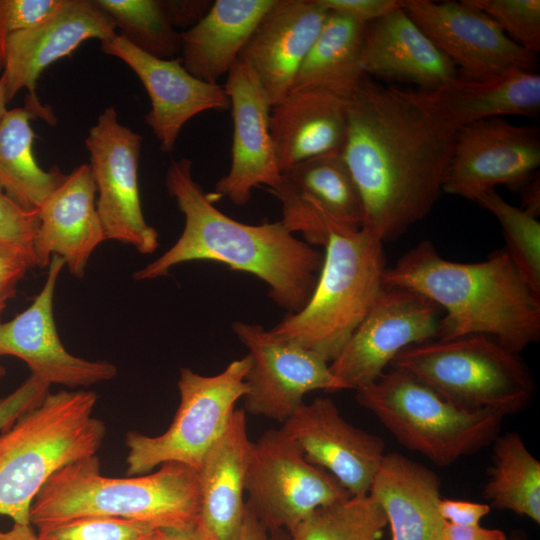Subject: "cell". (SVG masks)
I'll list each match as a JSON object with an SVG mask.
<instances>
[{"mask_svg": "<svg viewBox=\"0 0 540 540\" xmlns=\"http://www.w3.org/2000/svg\"><path fill=\"white\" fill-rule=\"evenodd\" d=\"M343 159L362 198V229L384 243L424 219L441 192L457 131L414 94L368 77L347 98Z\"/></svg>", "mask_w": 540, "mask_h": 540, "instance_id": "6da1fadb", "label": "cell"}, {"mask_svg": "<svg viewBox=\"0 0 540 540\" xmlns=\"http://www.w3.org/2000/svg\"><path fill=\"white\" fill-rule=\"evenodd\" d=\"M165 185L184 215V228L167 251L133 274L135 280L166 276L185 262L212 261L262 280L270 298L288 313L307 304L324 254L296 238L281 221L250 225L224 214L194 180L188 158L171 160Z\"/></svg>", "mask_w": 540, "mask_h": 540, "instance_id": "7a4b0ae2", "label": "cell"}, {"mask_svg": "<svg viewBox=\"0 0 540 540\" xmlns=\"http://www.w3.org/2000/svg\"><path fill=\"white\" fill-rule=\"evenodd\" d=\"M383 284L411 289L443 310L437 339L483 335L516 354L540 339V296L506 251L460 263L423 240L386 268Z\"/></svg>", "mask_w": 540, "mask_h": 540, "instance_id": "3957f363", "label": "cell"}, {"mask_svg": "<svg viewBox=\"0 0 540 540\" xmlns=\"http://www.w3.org/2000/svg\"><path fill=\"white\" fill-rule=\"evenodd\" d=\"M200 506L198 472L175 462L149 474L106 477L96 455L55 472L36 495L30 524L107 516L145 522L155 528L194 529Z\"/></svg>", "mask_w": 540, "mask_h": 540, "instance_id": "277c9868", "label": "cell"}, {"mask_svg": "<svg viewBox=\"0 0 540 540\" xmlns=\"http://www.w3.org/2000/svg\"><path fill=\"white\" fill-rule=\"evenodd\" d=\"M97 395L61 390L0 431V515L30 524V509L62 467L96 455L106 435L94 417Z\"/></svg>", "mask_w": 540, "mask_h": 540, "instance_id": "5b68a950", "label": "cell"}, {"mask_svg": "<svg viewBox=\"0 0 540 540\" xmlns=\"http://www.w3.org/2000/svg\"><path fill=\"white\" fill-rule=\"evenodd\" d=\"M314 291L298 312L287 313L275 335L334 361L384 288L383 243L366 230H329Z\"/></svg>", "mask_w": 540, "mask_h": 540, "instance_id": "8992f818", "label": "cell"}, {"mask_svg": "<svg viewBox=\"0 0 540 540\" xmlns=\"http://www.w3.org/2000/svg\"><path fill=\"white\" fill-rule=\"evenodd\" d=\"M355 391L357 403L401 445L442 467L493 443L505 418L497 411L461 408L394 368Z\"/></svg>", "mask_w": 540, "mask_h": 540, "instance_id": "52a82bcc", "label": "cell"}, {"mask_svg": "<svg viewBox=\"0 0 540 540\" xmlns=\"http://www.w3.org/2000/svg\"><path fill=\"white\" fill-rule=\"evenodd\" d=\"M453 404L514 415L528 407L533 378L518 354L483 335L437 339L407 347L391 362Z\"/></svg>", "mask_w": 540, "mask_h": 540, "instance_id": "ba28073f", "label": "cell"}, {"mask_svg": "<svg viewBox=\"0 0 540 540\" xmlns=\"http://www.w3.org/2000/svg\"><path fill=\"white\" fill-rule=\"evenodd\" d=\"M249 367L246 355L212 376L181 368L177 382L180 403L169 428L158 436L135 431L126 434V474H148L168 462L198 472L205 454L226 429L236 402L247 393Z\"/></svg>", "mask_w": 540, "mask_h": 540, "instance_id": "9c48e42d", "label": "cell"}, {"mask_svg": "<svg viewBox=\"0 0 540 540\" xmlns=\"http://www.w3.org/2000/svg\"><path fill=\"white\" fill-rule=\"evenodd\" d=\"M245 492L246 506L268 530L288 533L316 510L352 497L333 475L310 463L281 428L250 441Z\"/></svg>", "mask_w": 540, "mask_h": 540, "instance_id": "30bf717a", "label": "cell"}, {"mask_svg": "<svg viewBox=\"0 0 540 540\" xmlns=\"http://www.w3.org/2000/svg\"><path fill=\"white\" fill-rule=\"evenodd\" d=\"M141 145L142 136L122 125L112 106L98 116L85 139L106 240L150 254L158 248L159 235L146 222L142 210L138 183Z\"/></svg>", "mask_w": 540, "mask_h": 540, "instance_id": "8fae6325", "label": "cell"}, {"mask_svg": "<svg viewBox=\"0 0 540 540\" xmlns=\"http://www.w3.org/2000/svg\"><path fill=\"white\" fill-rule=\"evenodd\" d=\"M439 307L404 287L384 286L338 357L329 364L345 390L376 381L407 347L438 337Z\"/></svg>", "mask_w": 540, "mask_h": 540, "instance_id": "7c38bea8", "label": "cell"}, {"mask_svg": "<svg viewBox=\"0 0 540 540\" xmlns=\"http://www.w3.org/2000/svg\"><path fill=\"white\" fill-rule=\"evenodd\" d=\"M232 330L250 357L248 390L242 398L245 413L283 423L304 403L307 393L345 390L329 363L317 354L259 324L237 321Z\"/></svg>", "mask_w": 540, "mask_h": 540, "instance_id": "4fadbf2b", "label": "cell"}, {"mask_svg": "<svg viewBox=\"0 0 540 540\" xmlns=\"http://www.w3.org/2000/svg\"><path fill=\"white\" fill-rule=\"evenodd\" d=\"M403 8L460 77L484 79L510 70L532 71L535 66V54L512 41L468 0H404Z\"/></svg>", "mask_w": 540, "mask_h": 540, "instance_id": "5bb4252c", "label": "cell"}, {"mask_svg": "<svg viewBox=\"0 0 540 540\" xmlns=\"http://www.w3.org/2000/svg\"><path fill=\"white\" fill-rule=\"evenodd\" d=\"M539 166L537 127L502 117L480 120L457 131L443 192L476 201L498 185L523 186Z\"/></svg>", "mask_w": 540, "mask_h": 540, "instance_id": "9a60e30c", "label": "cell"}, {"mask_svg": "<svg viewBox=\"0 0 540 540\" xmlns=\"http://www.w3.org/2000/svg\"><path fill=\"white\" fill-rule=\"evenodd\" d=\"M110 17L95 0H64L60 9L44 23L11 34L2 57L3 73L0 82L7 103L25 88V108L35 117L54 123L50 109L36 95L37 80L52 63L71 54L84 41L109 40L116 35Z\"/></svg>", "mask_w": 540, "mask_h": 540, "instance_id": "2e32d148", "label": "cell"}, {"mask_svg": "<svg viewBox=\"0 0 540 540\" xmlns=\"http://www.w3.org/2000/svg\"><path fill=\"white\" fill-rule=\"evenodd\" d=\"M64 260L51 258L45 283L24 311L0 322V356L23 360L31 375L44 383L87 387L117 375L116 365L106 360H87L72 355L62 344L54 319V294Z\"/></svg>", "mask_w": 540, "mask_h": 540, "instance_id": "e0dca14e", "label": "cell"}, {"mask_svg": "<svg viewBox=\"0 0 540 540\" xmlns=\"http://www.w3.org/2000/svg\"><path fill=\"white\" fill-rule=\"evenodd\" d=\"M281 429L310 463L333 475L352 497L368 495L385 443L347 422L330 398L303 403Z\"/></svg>", "mask_w": 540, "mask_h": 540, "instance_id": "ac0fdd59", "label": "cell"}, {"mask_svg": "<svg viewBox=\"0 0 540 540\" xmlns=\"http://www.w3.org/2000/svg\"><path fill=\"white\" fill-rule=\"evenodd\" d=\"M233 119L231 165L214 195L243 206L259 186H278L281 171L270 133L271 103L250 67L238 59L224 85Z\"/></svg>", "mask_w": 540, "mask_h": 540, "instance_id": "d6986e66", "label": "cell"}, {"mask_svg": "<svg viewBox=\"0 0 540 540\" xmlns=\"http://www.w3.org/2000/svg\"><path fill=\"white\" fill-rule=\"evenodd\" d=\"M101 50L123 61L142 82L151 102L145 122L163 152L174 150L181 129L196 115L208 110L230 108L224 86L193 76L181 59L152 56L120 34L102 41Z\"/></svg>", "mask_w": 540, "mask_h": 540, "instance_id": "ffe728a7", "label": "cell"}, {"mask_svg": "<svg viewBox=\"0 0 540 540\" xmlns=\"http://www.w3.org/2000/svg\"><path fill=\"white\" fill-rule=\"evenodd\" d=\"M328 11L318 0H275L238 59L254 72L271 105L290 91Z\"/></svg>", "mask_w": 540, "mask_h": 540, "instance_id": "44dd1931", "label": "cell"}, {"mask_svg": "<svg viewBox=\"0 0 540 540\" xmlns=\"http://www.w3.org/2000/svg\"><path fill=\"white\" fill-rule=\"evenodd\" d=\"M96 193L89 164H81L45 199L32 243L35 267L45 268L58 256L74 277H83L92 253L106 240Z\"/></svg>", "mask_w": 540, "mask_h": 540, "instance_id": "7402d4cb", "label": "cell"}, {"mask_svg": "<svg viewBox=\"0 0 540 540\" xmlns=\"http://www.w3.org/2000/svg\"><path fill=\"white\" fill-rule=\"evenodd\" d=\"M360 64L366 77L412 83L418 90L440 88L459 76L403 7L364 25Z\"/></svg>", "mask_w": 540, "mask_h": 540, "instance_id": "603a6c76", "label": "cell"}, {"mask_svg": "<svg viewBox=\"0 0 540 540\" xmlns=\"http://www.w3.org/2000/svg\"><path fill=\"white\" fill-rule=\"evenodd\" d=\"M249 444L246 413L235 409L198 471L200 506L194 530L199 540H238L246 512Z\"/></svg>", "mask_w": 540, "mask_h": 540, "instance_id": "cb8c5ba5", "label": "cell"}, {"mask_svg": "<svg viewBox=\"0 0 540 540\" xmlns=\"http://www.w3.org/2000/svg\"><path fill=\"white\" fill-rule=\"evenodd\" d=\"M270 133L280 171L306 160L342 153L347 99L320 89L290 91L272 105Z\"/></svg>", "mask_w": 540, "mask_h": 540, "instance_id": "d4e9b609", "label": "cell"}, {"mask_svg": "<svg viewBox=\"0 0 540 540\" xmlns=\"http://www.w3.org/2000/svg\"><path fill=\"white\" fill-rule=\"evenodd\" d=\"M413 92L455 130L504 115L535 117L540 110V75L533 71L510 70L484 79L458 76L440 88Z\"/></svg>", "mask_w": 540, "mask_h": 540, "instance_id": "484cf974", "label": "cell"}, {"mask_svg": "<svg viewBox=\"0 0 540 540\" xmlns=\"http://www.w3.org/2000/svg\"><path fill=\"white\" fill-rule=\"evenodd\" d=\"M440 486L432 470L393 452L384 455L368 494L383 509L392 540H441Z\"/></svg>", "mask_w": 540, "mask_h": 540, "instance_id": "4316f807", "label": "cell"}, {"mask_svg": "<svg viewBox=\"0 0 540 540\" xmlns=\"http://www.w3.org/2000/svg\"><path fill=\"white\" fill-rule=\"evenodd\" d=\"M269 191L282 209L312 212L328 227L362 228V198L342 153L318 156L284 170L278 186Z\"/></svg>", "mask_w": 540, "mask_h": 540, "instance_id": "83f0119b", "label": "cell"}, {"mask_svg": "<svg viewBox=\"0 0 540 540\" xmlns=\"http://www.w3.org/2000/svg\"><path fill=\"white\" fill-rule=\"evenodd\" d=\"M275 0H216L194 26L180 33L184 67L216 84L228 74L264 14Z\"/></svg>", "mask_w": 540, "mask_h": 540, "instance_id": "f1b7e54d", "label": "cell"}, {"mask_svg": "<svg viewBox=\"0 0 540 540\" xmlns=\"http://www.w3.org/2000/svg\"><path fill=\"white\" fill-rule=\"evenodd\" d=\"M363 28L344 14L328 11L290 91L320 89L347 99L366 77L360 64Z\"/></svg>", "mask_w": 540, "mask_h": 540, "instance_id": "f546056e", "label": "cell"}, {"mask_svg": "<svg viewBox=\"0 0 540 540\" xmlns=\"http://www.w3.org/2000/svg\"><path fill=\"white\" fill-rule=\"evenodd\" d=\"M27 108L6 111L0 121V190L26 211H37L66 179L57 166L42 169L33 155L34 131Z\"/></svg>", "mask_w": 540, "mask_h": 540, "instance_id": "4dcf8cb0", "label": "cell"}, {"mask_svg": "<svg viewBox=\"0 0 540 540\" xmlns=\"http://www.w3.org/2000/svg\"><path fill=\"white\" fill-rule=\"evenodd\" d=\"M483 496L494 508L540 523V462L519 433L507 432L493 441Z\"/></svg>", "mask_w": 540, "mask_h": 540, "instance_id": "1f68e13d", "label": "cell"}, {"mask_svg": "<svg viewBox=\"0 0 540 540\" xmlns=\"http://www.w3.org/2000/svg\"><path fill=\"white\" fill-rule=\"evenodd\" d=\"M387 519L368 494L320 508L289 533V540H378Z\"/></svg>", "mask_w": 540, "mask_h": 540, "instance_id": "d6a6232c", "label": "cell"}, {"mask_svg": "<svg viewBox=\"0 0 540 540\" xmlns=\"http://www.w3.org/2000/svg\"><path fill=\"white\" fill-rule=\"evenodd\" d=\"M126 40L162 59L180 52V33L170 23L161 0H95Z\"/></svg>", "mask_w": 540, "mask_h": 540, "instance_id": "836d02e7", "label": "cell"}, {"mask_svg": "<svg viewBox=\"0 0 540 540\" xmlns=\"http://www.w3.org/2000/svg\"><path fill=\"white\" fill-rule=\"evenodd\" d=\"M476 202L499 221L507 254L529 288L540 296V222L534 214L511 205L496 190Z\"/></svg>", "mask_w": 540, "mask_h": 540, "instance_id": "e575fe53", "label": "cell"}, {"mask_svg": "<svg viewBox=\"0 0 540 540\" xmlns=\"http://www.w3.org/2000/svg\"><path fill=\"white\" fill-rule=\"evenodd\" d=\"M37 528L41 540H141L157 529L145 522L107 516L75 518Z\"/></svg>", "mask_w": 540, "mask_h": 540, "instance_id": "d590c367", "label": "cell"}, {"mask_svg": "<svg viewBox=\"0 0 540 540\" xmlns=\"http://www.w3.org/2000/svg\"><path fill=\"white\" fill-rule=\"evenodd\" d=\"M489 16L516 44L536 54L540 51L539 0H468Z\"/></svg>", "mask_w": 540, "mask_h": 540, "instance_id": "8d00e7d4", "label": "cell"}, {"mask_svg": "<svg viewBox=\"0 0 540 540\" xmlns=\"http://www.w3.org/2000/svg\"><path fill=\"white\" fill-rule=\"evenodd\" d=\"M64 0H0V58L8 37L51 18Z\"/></svg>", "mask_w": 540, "mask_h": 540, "instance_id": "74e56055", "label": "cell"}, {"mask_svg": "<svg viewBox=\"0 0 540 540\" xmlns=\"http://www.w3.org/2000/svg\"><path fill=\"white\" fill-rule=\"evenodd\" d=\"M38 223L37 211L22 209L0 190V242L24 249L33 257L32 243Z\"/></svg>", "mask_w": 540, "mask_h": 540, "instance_id": "f35d334b", "label": "cell"}, {"mask_svg": "<svg viewBox=\"0 0 540 540\" xmlns=\"http://www.w3.org/2000/svg\"><path fill=\"white\" fill-rule=\"evenodd\" d=\"M49 385L30 375L17 389L0 398V431L22 414L39 405L49 393Z\"/></svg>", "mask_w": 540, "mask_h": 540, "instance_id": "ab89813d", "label": "cell"}, {"mask_svg": "<svg viewBox=\"0 0 540 540\" xmlns=\"http://www.w3.org/2000/svg\"><path fill=\"white\" fill-rule=\"evenodd\" d=\"M32 267L35 264L30 253L0 242V294L7 299L13 298L18 283Z\"/></svg>", "mask_w": 540, "mask_h": 540, "instance_id": "60d3db41", "label": "cell"}, {"mask_svg": "<svg viewBox=\"0 0 540 540\" xmlns=\"http://www.w3.org/2000/svg\"><path fill=\"white\" fill-rule=\"evenodd\" d=\"M327 11L344 14L367 24L403 7L404 0H318Z\"/></svg>", "mask_w": 540, "mask_h": 540, "instance_id": "b9f144b4", "label": "cell"}, {"mask_svg": "<svg viewBox=\"0 0 540 540\" xmlns=\"http://www.w3.org/2000/svg\"><path fill=\"white\" fill-rule=\"evenodd\" d=\"M438 509L448 523L458 526H477L490 512V505L457 499H440Z\"/></svg>", "mask_w": 540, "mask_h": 540, "instance_id": "7bdbcfd3", "label": "cell"}, {"mask_svg": "<svg viewBox=\"0 0 540 540\" xmlns=\"http://www.w3.org/2000/svg\"><path fill=\"white\" fill-rule=\"evenodd\" d=\"M166 15L176 28L185 30L197 24L208 12L213 1L209 0H161Z\"/></svg>", "mask_w": 540, "mask_h": 540, "instance_id": "ee69618b", "label": "cell"}, {"mask_svg": "<svg viewBox=\"0 0 540 540\" xmlns=\"http://www.w3.org/2000/svg\"><path fill=\"white\" fill-rule=\"evenodd\" d=\"M441 540H508L499 529L477 526H458L445 522Z\"/></svg>", "mask_w": 540, "mask_h": 540, "instance_id": "f6af8a7d", "label": "cell"}, {"mask_svg": "<svg viewBox=\"0 0 540 540\" xmlns=\"http://www.w3.org/2000/svg\"><path fill=\"white\" fill-rule=\"evenodd\" d=\"M238 540H289L284 530L270 531L246 506V512Z\"/></svg>", "mask_w": 540, "mask_h": 540, "instance_id": "bcb514c9", "label": "cell"}, {"mask_svg": "<svg viewBox=\"0 0 540 540\" xmlns=\"http://www.w3.org/2000/svg\"><path fill=\"white\" fill-rule=\"evenodd\" d=\"M522 209L538 216L540 213V180L533 176L523 186Z\"/></svg>", "mask_w": 540, "mask_h": 540, "instance_id": "7dc6e473", "label": "cell"}, {"mask_svg": "<svg viewBox=\"0 0 540 540\" xmlns=\"http://www.w3.org/2000/svg\"><path fill=\"white\" fill-rule=\"evenodd\" d=\"M0 540H41L33 529L31 524L13 523L11 529L7 531L0 530Z\"/></svg>", "mask_w": 540, "mask_h": 540, "instance_id": "c3c4849f", "label": "cell"}, {"mask_svg": "<svg viewBox=\"0 0 540 540\" xmlns=\"http://www.w3.org/2000/svg\"><path fill=\"white\" fill-rule=\"evenodd\" d=\"M157 540H199L194 529L158 528Z\"/></svg>", "mask_w": 540, "mask_h": 540, "instance_id": "681fc988", "label": "cell"}, {"mask_svg": "<svg viewBox=\"0 0 540 540\" xmlns=\"http://www.w3.org/2000/svg\"><path fill=\"white\" fill-rule=\"evenodd\" d=\"M6 104H7V101L5 97V92L0 82V121L7 111Z\"/></svg>", "mask_w": 540, "mask_h": 540, "instance_id": "f907efd6", "label": "cell"}, {"mask_svg": "<svg viewBox=\"0 0 540 540\" xmlns=\"http://www.w3.org/2000/svg\"><path fill=\"white\" fill-rule=\"evenodd\" d=\"M157 529L152 531L150 534H148L147 536H145L141 540H157Z\"/></svg>", "mask_w": 540, "mask_h": 540, "instance_id": "816d5d0a", "label": "cell"}, {"mask_svg": "<svg viewBox=\"0 0 540 540\" xmlns=\"http://www.w3.org/2000/svg\"><path fill=\"white\" fill-rule=\"evenodd\" d=\"M7 300H8L7 298H5L4 296H2L0 294V316H1V313L4 310V308L6 307V301Z\"/></svg>", "mask_w": 540, "mask_h": 540, "instance_id": "f5cc1de1", "label": "cell"}, {"mask_svg": "<svg viewBox=\"0 0 540 540\" xmlns=\"http://www.w3.org/2000/svg\"><path fill=\"white\" fill-rule=\"evenodd\" d=\"M510 540H529L526 536L522 534L514 535Z\"/></svg>", "mask_w": 540, "mask_h": 540, "instance_id": "db71d44e", "label": "cell"}, {"mask_svg": "<svg viewBox=\"0 0 540 540\" xmlns=\"http://www.w3.org/2000/svg\"><path fill=\"white\" fill-rule=\"evenodd\" d=\"M5 372H6L5 368L2 365H0V378L5 375Z\"/></svg>", "mask_w": 540, "mask_h": 540, "instance_id": "11a10c76", "label": "cell"}, {"mask_svg": "<svg viewBox=\"0 0 540 540\" xmlns=\"http://www.w3.org/2000/svg\"><path fill=\"white\" fill-rule=\"evenodd\" d=\"M2 70H3V63H2V60L0 58V71H2Z\"/></svg>", "mask_w": 540, "mask_h": 540, "instance_id": "9f6ffc18", "label": "cell"}]
</instances>
